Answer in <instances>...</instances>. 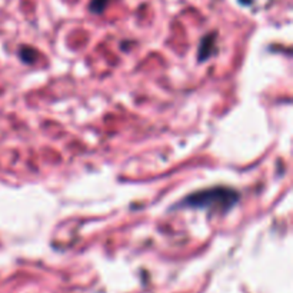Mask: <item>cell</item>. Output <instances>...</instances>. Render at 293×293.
Listing matches in <instances>:
<instances>
[{"label": "cell", "mask_w": 293, "mask_h": 293, "mask_svg": "<svg viewBox=\"0 0 293 293\" xmlns=\"http://www.w3.org/2000/svg\"><path fill=\"white\" fill-rule=\"evenodd\" d=\"M239 200V193L230 187H210L189 195L180 202V208L190 209H209L216 212H227L230 210Z\"/></svg>", "instance_id": "obj_1"}, {"label": "cell", "mask_w": 293, "mask_h": 293, "mask_svg": "<svg viewBox=\"0 0 293 293\" xmlns=\"http://www.w3.org/2000/svg\"><path fill=\"white\" fill-rule=\"evenodd\" d=\"M214 36L209 35L205 39L202 40L199 49V60H206L208 57H210L213 54V47H214Z\"/></svg>", "instance_id": "obj_2"}, {"label": "cell", "mask_w": 293, "mask_h": 293, "mask_svg": "<svg viewBox=\"0 0 293 293\" xmlns=\"http://www.w3.org/2000/svg\"><path fill=\"white\" fill-rule=\"evenodd\" d=\"M20 57L23 59V62L26 63H35L36 59L39 57V53L35 50V49H30V47H23L20 50Z\"/></svg>", "instance_id": "obj_3"}, {"label": "cell", "mask_w": 293, "mask_h": 293, "mask_svg": "<svg viewBox=\"0 0 293 293\" xmlns=\"http://www.w3.org/2000/svg\"><path fill=\"white\" fill-rule=\"evenodd\" d=\"M109 1H110V0H92V3H90V10H92L93 13H102V12L106 9Z\"/></svg>", "instance_id": "obj_4"}, {"label": "cell", "mask_w": 293, "mask_h": 293, "mask_svg": "<svg viewBox=\"0 0 293 293\" xmlns=\"http://www.w3.org/2000/svg\"><path fill=\"white\" fill-rule=\"evenodd\" d=\"M240 1H242L243 4H251V3H252V0H240Z\"/></svg>", "instance_id": "obj_5"}]
</instances>
